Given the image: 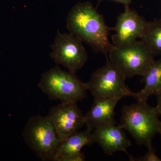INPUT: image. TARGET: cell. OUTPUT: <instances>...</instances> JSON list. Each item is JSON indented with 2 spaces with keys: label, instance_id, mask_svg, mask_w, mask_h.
<instances>
[{
  "label": "cell",
  "instance_id": "obj_1",
  "mask_svg": "<svg viewBox=\"0 0 161 161\" xmlns=\"http://www.w3.org/2000/svg\"><path fill=\"white\" fill-rule=\"evenodd\" d=\"M67 27L69 33L97 53L107 55L114 47L108 38L112 28L107 26L102 15L90 2L78 3L72 8L67 19Z\"/></svg>",
  "mask_w": 161,
  "mask_h": 161
},
{
  "label": "cell",
  "instance_id": "obj_2",
  "mask_svg": "<svg viewBox=\"0 0 161 161\" xmlns=\"http://www.w3.org/2000/svg\"><path fill=\"white\" fill-rule=\"evenodd\" d=\"M160 116L155 107L139 102L125 105L122 109L119 125L127 130L140 146H153V138L158 132Z\"/></svg>",
  "mask_w": 161,
  "mask_h": 161
},
{
  "label": "cell",
  "instance_id": "obj_3",
  "mask_svg": "<svg viewBox=\"0 0 161 161\" xmlns=\"http://www.w3.org/2000/svg\"><path fill=\"white\" fill-rule=\"evenodd\" d=\"M38 86L51 100L61 103H77L86 97V85L75 74L58 66L42 74Z\"/></svg>",
  "mask_w": 161,
  "mask_h": 161
},
{
  "label": "cell",
  "instance_id": "obj_4",
  "mask_svg": "<svg viewBox=\"0 0 161 161\" xmlns=\"http://www.w3.org/2000/svg\"><path fill=\"white\" fill-rule=\"evenodd\" d=\"M25 142L41 160L54 161L60 141L47 116L30 117L23 133Z\"/></svg>",
  "mask_w": 161,
  "mask_h": 161
},
{
  "label": "cell",
  "instance_id": "obj_5",
  "mask_svg": "<svg viewBox=\"0 0 161 161\" xmlns=\"http://www.w3.org/2000/svg\"><path fill=\"white\" fill-rule=\"evenodd\" d=\"M108 54L109 60L126 78L143 76L154 61V55L141 40L114 46Z\"/></svg>",
  "mask_w": 161,
  "mask_h": 161
},
{
  "label": "cell",
  "instance_id": "obj_6",
  "mask_svg": "<svg viewBox=\"0 0 161 161\" xmlns=\"http://www.w3.org/2000/svg\"><path fill=\"white\" fill-rule=\"evenodd\" d=\"M126 79L118 68L107 58L105 64L93 73L86 85L94 99L126 96L133 98L134 92L126 85Z\"/></svg>",
  "mask_w": 161,
  "mask_h": 161
},
{
  "label": "cell",
  "instance_id": "obj_7",
  "mask_svg": "<svg viewBox=\"0 0 161 161\" xmlns=\"http://www.w3.org/2000/svg\"><path fill=\"white\" fill-rule=\"evenodd\" d=\"M51 47V59L58 65H62L73 74L81 69L87 60L82 41L70 33H61L58 31Z\"/></svg>",
  "mask_w": 161,
  "mask_h": 161
},
{
  "label": "cell",
  "instance_id": "obj_8",
  "mask_svg": "<svg viewBox=\"0 0 161 161\" xmlns=\"http://www.w3.org/2000/svg\"><path fill=\"white\" fill-rule=\"evenodd\" d=\"M47 116L51 122L61 142L85 125V115L77 103H61L52 107Z\"/></svg>",
  "mask_w": 161,
  "mask_h": 161
},
{
  "label": "cell",
  "instance_id": "obj_9",
  "mask_svg": "<svg viewBox=\"0 0 161 161\" xmlns=\"http://www.w3.org/2000/svg\"><path fill=\"white\" fill-rule=\"evenodd\" d=\"M118 16L115 26L112 28L115 33L112 36V44L121 46L134 42L142 38L147 23L143 17L130 6Z\"/></svg>",
  "mask_w": 161,
  "mask_h": 161
},
{
  "label": "cell",
  "instance_id": "obj_10",
  "mask_svg": "<svg viewBox=\"0 0 161 161\" xmlns=\"http://www.w3.org/2000/svg\"><path fill=\"white\" fill-rule=\"evenodd\" d=\"M116 124L106 125L96 128L92 132L95 142L101 147L107 155H112L117 151L126 153L130 161L133 157L129 154L127 149L132 145L124 129Z\"/></svg>",
  "mask_w": 161,
  "mask_h": 161
},
{
  "label": "cell",
  "instance_id": "obj_11",
  "mask_svg": "<svg viewBox=\"0 0 161 161\" xmlns=\"http://www.w3.org/2000/svg\"><path fill=\"white\" fill-rule=\"evenodd\" d=\"M120 97L94 99L93 104L85 115L86 129L91 132L98 127L116 124L115 110Z\"/></svg>",
  "mask_w": 161,
  "mask_h": 161
},
{
  "label": "cell",
  "instance_id": "obj_12",
  "mask_svg": "<svg viewBox=\"0 0 161 161\" xmlns=\"http://www.w3.org/2000/svg\"><path fill=\"white\" fill-rule=\"evenodd\" d=\"M142 79L145 86L140 92L134 93L137 101L147 102L150 96L157 95L161 89V59L155 60Z\"/></svg>",
  "mask_w": 161,
  "mask_h": 161
},
{
  "label": "cell",
  "instance_id": "obj_13",
  "mask_svg": "<svg viewBox=\"0 0 161 161\" xmlns=\"http://www.w3.org/2000/svg\"><path fill=\"white\" fill-rule=\"evenodd\" d=\"M95 143L92 132L87 129L78 131L60 143L54 161L61 157L79 153L83 147Z\"/></svg>",
  "mask_w": 161,
  "mask_h": 161
},
{
  "label": "cell",
  "instance_id": "obj_14",
  "mask_svg": "<svg viewBox=\"0 0 161 161\" xmlns=\"http://www.w3.org/2000/svg\"><path fill=\"white\" fill-rule=\"evenodd\" d=\"M141 40L154 56H161V18L148 22Z\"/></svg>",
  "mask_w": 161,
  "mask_h": 161
},
{
  "label": "cell",
  "instance_id": "obj_15",
  "mask_svg": "<svg viewBox=\"0 0 161 161\" xmlns=\"http://www.w3.org/2000/svg\"><path fill=\"white\" fill-rule=\"evenodd\" d=\"M132 161H161V159L156 153L155 149L153 146L148 148V151L145 155L138 158L133 157Z\"/></svg>",
  "mask_w": 161,
  "mask_h": 161
},
{
  "label": "cell",
  "instance_id": "obj_16",
  "mask_svg": "<svg viewBox=\"0 0 161 161\" xmlns=\"http://www.w3.org/2000/svg\"><path fill=\"white\" fill-rule=\"evenodd\" d=\"M85 155L81 152L76 154L61 157L57 159L56 161H84L85 160Z\"/></svg>",
  "mask_w": 161,
  "mask_h": 161
},
{
  "label": "cell",
  "instance_id": "obj_17",
  "mask_svg": "<svg viewBox=\"0 0 161 161\" xmlns=\"http://www.w3.org/2000/svg\"><path fill=\"white\" fill-rule=\"evenodd\" d=\"M106 1V0H97L98 1V6L99 5V4L103 1ZM108 1H113V2H115L123 5L125 7L126 6H130V4H131L132 2V0H108Z\"/></svg>",
  "mask_w": 161,
  "mask_h": 161
},
{
  "label": "cell",
  "instance_id": "obj_18",
  "mask_svg": "<svg viewBox=\"0 0 161 161\" xmlns=\"http://www.w3.org/2000/svg\"><path fill=\"white\" fill-rule=\"evenodd\" d=\"M157 98V104L155 107L159 115H161V89L156 95Z\"/></svg>",
  "mask_w": 161,
  "mask_h": 161
},
{
  "label": "cell",
  "instance_id": "obj_19",
  "mask_svg": "<svg viewBox=\"0 0 161 161\" xmlns=\"http://www.w3.org/2000/svg\"><path fill=\"white\" fill-rule=\"evenodd\" d=\"M158 133H159V134L161 136V121H160L159 125L158 132Z\"/></svg>",
  "mask_w": 161,
  "mask_h": 161
}]
</instances>
